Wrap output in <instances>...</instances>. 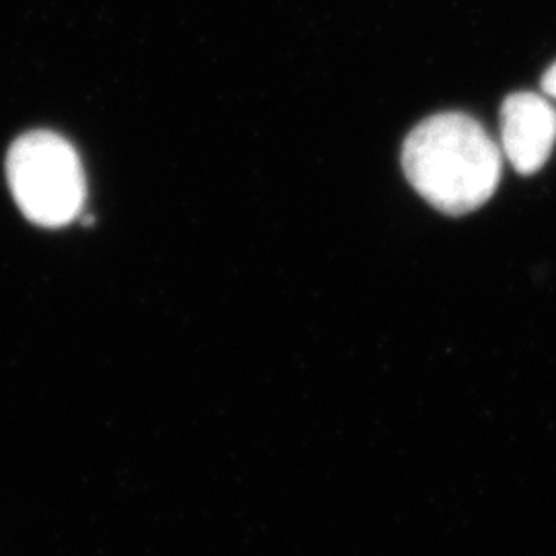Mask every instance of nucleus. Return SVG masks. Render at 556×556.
Listing matches in <instances>:
<instances>
[{"label":"nucleus","mask_w":556,"mask_h":556,"mask_svg":"<svg viewBox=\"0 0 556 556\" xmlns=\"http://www.w3.org/2000/svg\"><path fill=\"white\" fill-rule=\"evenodd\" d=\"M542 89H544L546 96H551V98H555L556 100V62L544 73V77H542Z\"/></svg>","instance_id":"20e7f679"},{"label":"nucleus","mask_w":556,"mask_h":556,"mask_svg":"<svg viewBox=\"0 0 556 556\" xmlns=\"http://www.w3.org/2000/svg\"><path fill=\"white\" fill-rule=\"evenodd\" d=\"M402 169L431 206L459 217L495 194L503 161L495 140L478 119L445 112L422 119L406 137Z\"/></svg>","instance_id":"f257e3e1"},{"label":"nucleus","mask_w":556,"mask_h":556,"mask_svg":"<svg viewBox=\"0 0 556 556\" xmlns=\"http://www.w3.org/2000/svg\"><path fill=\"white\" fill-rule=\"evenodd\" d=\"M7 179L25 219L59 229L79 219L87 199L79 153L50 130H34L15 140L7 153Z\"/></svg>","instance_id":"f03ea898"},{"label":"nucleus","mask_w":556,"mask_h":556,"mask_svg":"<svg viewBox=\"0 0 556 556\" xmlns=\"http://www.w3.org/2000/svg\"><path fill=\"white\" fill-rule=\"evenodd\" d=\"M556 142L555 108L530 91L511 93L501 105V144L517 174L532 176L551 157Z\"/></svg>","instance_id":"7ed1b4c3"}]
</instances>
